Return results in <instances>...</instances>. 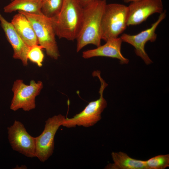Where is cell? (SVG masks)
Returning <instances> with one entry per match:
<instances>
[{
  "instance_id": "obj_9",
  "label": "cell",
  "mask_w": 169,
  "mask_h": 169,
  "mask_svg": "<svg viewBox=\"0 0 169 169\" xmlns=\"http://www.w3.org/2000/svg\"><path fill=\"white\" fill-rule=\"evenodd\" d=\"M166 11L164 10L160 14L157 20L150 28L136 35L123 33L120 37L123 42L128 43L134 47L136 54L141 57L146 65L151 64L152 61L145 50V45L148 41L153 42L156 40L157 35L155 33L156 30L166 18Z\"/></svg>"
},
{
  "instance_id": "obj_13",
  "label": "cell",
  "mask_w": 169,
  "mask_h": 169,
  "mask_svg": "<svg viewBox=\"0 0 169 169\" xmlns=\"http://www.w3.org/2000/svg\"><path fill=\"white\" fill-rule=\"evenodd\" d=\"M11 23L19 37L27 45L30 47L38 44L33 27L24 14L18 12L13 16Z\"/></svg>"
},
{
  "instance_id": "obj_1",
  "label": "cell",
  "mask_w": 169,
  "mask_h": 169,
  "mask_svg": "<svg viewBox=\"0 0 169 169\" xmlns=\"http://www.w3.org/2000/svg\"><path fill=\"white\" fill-rule=\"evenodd\" d=\"M106 4V0H100L83 8L81 25L76 39L77 52L89 44L101 45V20Z\"/></svg>"
},
{
  "instance_id": "obj_17",
  "label": "cell",
  "mask_w": 169,
  "mask_h": 169,
  "mask_svg": "<svg viewBox=\"0 0 169 169\" xmlns=\"http://www.w3.org/2000/svg\"><path fill=\"white\" fill-rule=\"evenodd\" d=\"M147 169H164L169 167V155H160L146 161Z\"/></svg>"
},
{
  "instance_id": "obj_4",
  "label": "cell",
  "mask_w": 169,
  "mask_h": 169,
  "mask_svg": "<svg viewBox=\"0 0 169 169\" xmlns=\"http://www.w3.org/2000/svg\"><path fill=\"white\" fill-rule=\"evenodd\" d=\"M94 76L99 78L101 83L99 99L90 102L82 111L72 118H65L62 126L68 128L76 126L89 127L95 125L101 119V114L107 105V102L103 97V93L108 84L101 78L99 71L96 72Z\"/></svg>"
},
{
  "instance_id": "obj_6",
  "label": "cell",
  "mask_w": 169,
  "mask_h": 169,
  "mask_svg": "<svg viewBox=\"0 0 169 169\" xmlns=\"http://www.w3.org/2000/svg\"><path fill=\"white\" fill-rule=\"evenodd\" d=\"M43 87L41 81L36 82L32 80L29 85H27L21 79L16 80L12 89L13 95L10 109L14 111L20 109L25 111L34 109L36 107L35 98L39 95Z\"/></svg>"
},
{
  "instance_id": "obj_18",
  "label": "cell",
  "mask_w": 169,
  "mask_h": 169,
  "mask_svg": "<svg viewBox=\"0 0 169 169\" xmlns=\"http://www.w3.org/2000/svg\"><path fill=\"white\" fill-rule=\"evenodd\" d=\"M43 48L38 44L29 47L27 54V58L32 62L36 64L39 67L42 66L44 55L42 49Z\"/></svg>"
},
{
  "instance_id": "obj_16",
  "label": "cell",
  "mask_w": 169,
  "mask_h": 169,
  "mask_svg": "<svg viewBox=\"0 0 169 169\" xmlns=\"http://www.w3.org/2000/svg\"><path fill=\"white\" fill-rule=\"evenodd\" d=\"M64 0H42L41 8L42 14L49 18H52L60 12Z\"/></svg>"
},
{
  "instance_id": "obj_20",
  "label": "cell",
  "mask_w": 169,
  "mask_h": 169,
  "mask_svg": "<svg viewBox=\"0 0 169 169\" xmlns=\"http://www.w3.org/2000/svg\"><path fill=\"white\" fill-rule=\"evenodd\" d=\"M137 0H123V2L125 3H131Z\"/></svg>"
},
{
  "instance_id": "obj_7",
  "label": "cell",
  "mask_w": 169,
  "mask_h": 169,
  "mask_svg": "<svg viewBox=\"0 0 169 169\" xmlns=\"http://www.w3.org/2000/svg\"><path fill=\"white\" fill-rule=\"evenodd\" d=\"M65 118L64 115L60 114L49 118L45 121L43 131L35 137L36 157L41 161L45 162L52 155L54 148L55 136Z\"/></svg>"
},
{
  "instance_id": "obj_11",
  "label": "cell",
  "mask_w": 169,
  "mask_h": 169,
  "mask_svg": "<svg viewBox=\"0 0 169 169\" xmlns=\"http://www.w3.org/2000/svg\"><path fill=\"white\" fill-rule=\"evenodd\" d=\"M0 22L7 38L13 49V58L21 60L23 65H27V54L30 47L22 40L11 23L6 20L0 13Z\"/></svg>"
},
{
  "instance_id": "obj_5",
  "label": "cell",
  "mask_w": 169,
  "mask_h": 169,
  "mask_svg": "<svg viewBox=\"0 0 169 169\" xmlns=\"http://www.w3.org/2000/svg\"><path fill=\"white\" fill-rule=\"evenodd\" d=\"M30 22L37 38L38 44L46 50L47 55L55 59L60 56L55 39L56 34L50 18L38 14L18 11Z\"/></svg>"
},
{
  "instance_id": "obj_15",
  "label": "cell",
  "mask_w": 169,
  "mask_h": 169,
  "mask_svg": "<svg viewBox=\"0 0 169 169\" xmlns=\"http://www.w3.org/2000/svg\"><path fill=\"white\" fill-rule=\"evenodd\" d=\"M42 0H13L3 8L6 13H11L16 11L34 14H42L41 8Z\"/></svg>"
},
{
  "instance_id": "obj_2",
  "label": "cell",
  "mask_w": 169,
  "mask_h": 169,
  "mask_svg": "<svg viewBox=\"0 0 169 169\" xmlns=\"http://www.w3.org/2000/svg\"><path fill=\"white\" fill-rule=\"evenodd\" d=\"M83 8L77 0H64L56 16L50 18L56 35L68 40L76 39L82 21Z\"/></svg>"
},
{
  "instance_id": "obj_12",
  "label": "cell",
  "mask_w": 169,
  "mask_h": 169,
  "mask_svg": "<svg viewBox=\"0 0 169 169\" xmlns=\"http://www.w3.org/2000/svg\"><path fill=\"white\" fill-rule=\"evenodd\" d=\"M122 42L120 37L110 39L103 45L84 51L82 56L84 59L98 56L110 57L119 59L121 64H127L129 60L123 55L121 51Z\"/></svg>"
},
{
  "instance_id": "obj_21",
  "label": "cell",
  "mask_w": 169,
  "mask_h": 169,
  "mask_svg": "<svg viewBox=\"0 0 169 169\" xmlns=\"http://www.w3.org/2000/svg\"></svg>"
},
{
  "instance_id": "obj_19",
  "label": "cell",
  "mask_w": 169,
  "mask_h": 169,
  "mask_svg": "<svg viewBox=\"0 0 169 169\" xmlns=\"http://www.w3.org/2000/svg\"><path fill=\"white\" fill-rule=\"evenodd\" d=\"M80 5L84 8L89 4L100 0H77Z\"/></svg>"
},
{
  "instance_id": "obj_14",
  "label": "cell",
  "mask_w": 169,
  "mask_h": 169,
  "mask_svg": "<svg viewBox=\"0 0 169 169\" xmlns=\"http://www.w3.org/2000/svg\"><path fill=\"white\" fill-rule=\"evenodd\" d=\"M111 156L113 163L107 165L105 169H147L146 161L133 158L124 152H112Z\"/></svg>"
},
{
  "instance_id": "obj_10",
  "label": "cell",
  "mask_w": 169,
  "mask_h": 169,
  "mask_svg": "<svg viewBox=\"0 0 169 169\" xmlns=\"http://www.w3.org/2000/svg\"><path fill=\"white\" fill-rule=\"evenodd\" d=\"M127 7V26L139 24L151 15L164 11L162 0H138L131 2Z\"/></svg>"
},
{
  "instance_id": "obj_8",
  "label": "cell",
  "mask_w": 169,
  "mask_h": 169,
  "mask_svg": "<svg viewBox=\"0 0 169 169\" xmlns=\"http://www.w3.org/2000/svg\"><path fill=\"white\" fill-rule=\"evenodd\" d=\"M7 130L8 140L13 150L28 157H36L35 137L28 132L22 122L15 120Z\"/></svg>"
},
{
  "instance_id": "obj_3",
  "label": "cell",
  "mask_w": 169,
  "mask_h": 169,
  "mask_svg": "<svg viewBox=\"0 0 169 169\" xmlns=\"http://www.w3.org/2000/svg\"><path fill=\"white\" fill-rule=\"evenodd\" d=\"M128 7L120 3L107 4L101 20V40L105 41L118 37L127 26Z\"/></svg>"
}]
</instances>
